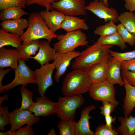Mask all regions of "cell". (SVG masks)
<instances>
[{"mask_svg": "<svg viewBox=\"0 0 135 135\" xmlns=\"http://www.w3.org/2000/svg\"><path fill=\"white\" fill-rule=\"evenodd\" d=\"M121 62L111 56L109 58L106 80L112 84L124 86L123 79L121 75Z\"/></svg>", "mask_w": 135, "mask_h": 135, "instance_id": "cell-19", "label": "cell"}, {"mask_svg": "<svg viewBox=\"0 0 135 135\" xmlns=\"http://www.w3.org/2000/svg\"><path fill=\"white\" fill-rule=\"evenodd\" d=\"M20 36L14 33L7 32L0 29V48L7 46L18 48L22 44Z\"/></svg>", "mask_w": 135, "mask_h": 135, "instance_id": "cell-25", "label": "cell"}, {"mask_svg": "<svg viewBox=\"0 0 135 135\" xmlns=\"http://www.w3.org/2000/svg\"><path fill=\"white\" fill-rule=\"evenodd\" d=\"M86 3L85 0H59L52 3L51 6L65 15H85Z\"/></svg>", "mask_w": 135, "mask_h": 135, "instance_id": "cell-9", "label": "cell"}, {"mask_svg": "<svg viewBox=\"0 0 135 135\" xmlns=\"http://www.w3.org/2000/svg\"><path fill=\"white\" fill-rule=\"evenodd\" d=\"M36 100V102L28 109L35 116L44 117L55 114L57 102L45 96L37 97Z\"/></svg>", "mask_w": 135, "mask_h": 135, "instance_id": "cell-12", "label": "cell"}, {"mask_svg": "<svg viewBox=\"0 0 135 135\" xmlns=\"http://www.w3.org/2000/svg\"><path fill=\"white\" fill-rule=\"evenodd\" d=\"M19 55L18 48L8 49L4 47L0 48V68L10 67L15 70L18 65Z\"/></svg>", "mask_w": 135, "mask_h": 135, "instance_id": "cell-15", "label": "cell"}, {"mask_svg": "<svg viewBox=\"0 0 135 135\" xmlns=\"http://www.w3.org/2000/svg\"><path fill=\"white\" fill-rule=\"evenodd\" d=\"M102 0L104 4L106 6L109 7V4L108 3V0Z\"/></svg>", "mask_w": 135, "mask_h": 135, "instance_id": "cell-48", "label": "cell"}, {"mask_svg": "<svg viewBox=\"0 0 135 135\" xmlns=\"http://www.w3.org/2000/svg\"><path fill=\"white\" fill-rule=\"evenodd\" d=\"M8 114L12 132H16L25 124L32 126L40 120L39 117L35 116L28 110H20L18 108L8 112Z\"/></svg>", "mask_w": 135, "mask_h": 135, "instance_id": "cell-8", "label": "cell"}, {"mask_svg": "<svg viewBox=\"0 0 135 135\" xmlns=\"http://www.w3.org/2000/svg\"><path fill=\"white\" fill-rule=\"evenodd\" d=\"M122 77H124L130 84L135 86V72L128 70L121 71Z\"/></svg>", "mask_w": 135, "mask_h": 135, "instance_id": "cell-41", "label": "cell"}, {"mask_svg": "<svg viewBox=\"0 0 135 135\" xmlns=\"http://www.w3.org/2000/svg\"><path fill=\"white\" fill-rule=\"evenodd\" d=\"M22 100L20 110H28L34 104L32 100L33 92L28 90L26 87L22 86L20 88Z\"/></svg>", "mask_w": 135, "mask_h": 135, "instance_id": "cell-29", "label": "cell"}, {"mask_svg": "<svg viewBox=\"0 0 135 135\" xmlns=\"http://www.w3.org/2000/svg\"><path fill=\"white\" fill-rule=\"evenodd\" d=\"M48 135H56V131L54 128L51 129L49 132L48 133Z\"/></svg>", "mask_w": 135, "mask_h": 135, "instance_id": "cell-46", "label": "cell"}, {"mask_svg": "<svg viewBox=\"0 0 135 135\" xmlns=\"http://www.w3.org/2000/svg\"><path fill=\"white\" fill-rule=\"evenodd\" d=\"M40 41L39 40L30 42L24 45L21 44L18 48L20 59L24 62L29 60L31 55H35L39 50Z\"/></svg>", "mask_w": 135, "mask_h": 135, "instance_id": "cell-24", "label": "cell"}, {"mask_svg": "<svg viewBox=\"0 0 135 135\" xmlns=\"http://www.w3.org/2000/svg\"><path fill=\"white\" fill-rule=\"evenodd\" d=\"M90 96L96 101L108 102L117 106L119 102L116 99V88L107 80L92 84L88 92Z\"/></svg>", "mask_w": 135, "mask_h": 135, "instance_id": "cell-7", "label": "cell"}, {"mask_svg": "<svg viewBox=\"0 0 135 135\" xmlns=\"http://www.w3.org/2000/svg\"><path fill=\"white\" fill-rule=\"evenodd\" d=\"M33 129L31 126L27 125L22 127L17 131L11 132L10 135H34Z\"/></svg>", "mask_w": 135, "mask_h": 135, "instance_id": "cell-39", "label": "cell"}, {"mask_svg": "<svg viewBox=\"0 0 135 135\" xmlns=\"http://www.w3.org/2000/svg\"><path fill=\"white\" fill-rule=\"evenodd\" d=\"M124 6L127 10L132 12L135 11V0H124Z\"/></svg>", "mask_w": 135, "mask_h": 135, "instance_id": "cell-43", "label": "cell"}, {"mask_svg": "<svg viewBox=\"0 0 135 135\" xmlns=\"http://www.w3.org/2000/svg\"><path fill=\"white\" fill-rule=\"evenodd\" d=\"M8 108L7 106H2L0 105V130L5 131V126L10 124L8 116Z\"/></svg>", "mask_w": 135, "mask_h": 135, "instance_id": "cell-35", "label": "cell"}, {"mask_svg": "<svg viewBox=\"0 0 135 135\" xmlns=\"http://www.w3.org/2000/svg\"><path fill=\"white\" fill-rule=\"evenodd\" d=\"M26 0H0V10L15 7L23 8L26 7Z\"/></svg>", "mask_w": 135, "mask_h": 135, "instance_id": "cell-33", "label": "cell"}, {"mask_svg": "<svg viewBox=\"0 0 135 135\" xmlns=\"http://www.w3.org/2000/svg\"><path fill=\"white\" fill-rule=\"evenodd\" d=\"M9 98L7 94H4L0 96V105H1L2 102L4 101L8 100Z\"/></svg>", "mask_w": 135, "mask_h": 135, "instance_id": "cell-45", "label": "cell"}, {"mask_svg": "<svg viewBox=\"0 0 135 135\" xmlns=\"http://www.w3.org/2000/svg\"><path fill=\"white\" fill-rule=\"evenodd\" d=\"M102 102V105L100 108V113L104 116L110 115L111 112L114 110L116 107L117 106L107 101Z\"/></svg>", "mask_w": 135, "mask_h": 135, "instance_id": "cell-38", "label": "cell"}, {"mask_svg": "<svg viewBox=\"0 0 135 135\" xmlns=\"http://www.w3.org/2000/svg\"><path fill=\"white\" fill-rule=\"evenodd\" d=\"M76 122L61 120L56 126L60 135H75Z\"/></svg>", "mask_w": 135, "mask_h": 135, "instance_id": "cell-30", "label": "cell"}, {"mask_svg": "<svg viewBox=\"0 0 135 135\" xmlns=\"http://www.w3.org/2000/svg\"><path fill=\"white\" fill-rule=\"evenodd\" d=\"M114 46L103 44L97 41L80 52L72 64L73 69H80L88 72L94 65L109 58L110 50Z\"/></svg>", "mask_w": 135, "mask_h": 135, "instance_id": "cell-1", "label": "cell"}, {"mask_svg": "<svg viewBox=\"0 0 135 135\" xmlns=\"http://www.w3.org/2000/svg\"><path fill=\"white\" fill-rule=\"evenodd\" d=\"M96 108L95 105H92L82 110L80 118L76 123L75 135H94V132L91 130L90 128L89 120L92 117L89 114L91 111Z\"/></svg>", "mask_w": 135, "mask_h": 135, "instance_id": "cell-14", "label": "cell"}, {"mask_svg": "<svg viewBox=\"0 0 135 135\" xmlns=\"http://www.w3.org/2000/svg\"><path fill=\"white\" fill-rule=\"evenodd\" d=\"M97 41L103 44L117 46L122 50L126 48V43L118 32L108 36H100Z\"/></svg>", "mask_w": 135, "mask_h": 135, "instance_id": "cell-27", "label": "cell"}, {"mask_svg": "<svg viewBox=\"0 0 135 135\" xmlns=\"http://www.w3.org/2000/svg\"><path fill=\"white\" fill-rule=\"evenodd\" d=\"M89 28L84 20L74 16L68 15H66L60 27V29H64L66 32L80 29L87 30Z\"/></svg>", "mask_w": 135, "mask_h": 135, "instance_id": "cell-22", "label": "cell"}, {"mask_svg": "<svg viewBox=\"0 0 135 135\" xmlns=\"http://www.w3.org/2000/svg\"><path fill=\"white\" fill-rule=\"evenodd\" d=\"M117 32V26L110 22L96 28L94 32V34L99 35L100 36H108Z\"/></svg>", "mask_w": 135, "mask_h": 135, "instance_id": "cell-31", "label": "cell"}, {"mask_svg": "<svg viewBox=\"0 0 135 135\" xmlns=\"http://www.w3.org/2000/svg\"><path fill=\"white\" fill-rule=\"evenodd\" d=\"M12 132L11 130H10L9 131L4 132H0V135H10V133Z\"/></svg>", "mask_w": 135, "mask_h": 135, "instance_id": "cell-47", "label": "cell"}, {"mask_svg": "<svg viewBox=\"0 0 135 135\" xmlns=\"http://www.w3.org/2000/svg\"><path fill=\"white\" fill-rule=\"evenodd\" d=\"M73 70L67 74L62 82L61 91L65 96L81 95L88 92L92 84L87 72Z\"/></svg>", "mask_w": 135, "mask_h": 135, "instance_id": "cell-3", "label": "cell"}, {"mask_svg": "<svg viewBox=\"0 0 135 135\" xmlns=\"http://www.w3.org/2000/svg\"><path fill=\"white\" fill-rule=\"evenodd\" d=\"M110 55L122 62L135 58V50L126 52H119L110 50L109 51Z\"/></svg>", "mask_w": 135, "mask_h": 135, "instance_id": "cell-34", "label": "cell"}, {"mask_svg": "<svg viewBox=\"0 0 135 135\" xmlns=\"http://www.w3.org/2000/svg\"><path fill=\"white\" fill-rule=\"evenodd\" d=\"M59 0H26V5L30 6L33 4H36L45 8L46 10H52L51 4L53 2Z\"/></svg>", "mask_w": 135, "mask_h": 135, "instance_id": "cell-37", "label": "cell"}, {"mask_svg": "<svg viewBox=\"0 0 135 135\" xmlns=\"http://www.w3.org/2000/svg\"><path fill=\"white\" fill-rule=\"evenodd\" d=\"M56 68L54 62L42 66L35 70L36 84L38 85V93L40 96H45L47 89L52 86L54 83L52 75Z\"/></svg>", "mask_w": 135, "mask_h": 135, "instance_id": "cell-10", "label": "cell"}, {"mask_svg": "<svg viewBox=\"0 0 135 135\" xmlns=\"http://www.w3.org/2000/svg\"><path fill=\"white\" fill-rule=\"evenodd\" d=\"M0 25L6 32L20 36L24 32V29L27 28L28 23L26 19L20 18L2 21Z\"/></svg>", "mask_w": 135, "mask_h": 135, "instance_id": "cell-20", "label": "cell"}, {"mask_svg": "<svg viewBox=\"0 0 135 135\" xmlns=\"http://www.w3.org/2000/svg\"><path fill=\"white\" fill-rule=\"evenodd\" d=\"M11 70V68L4 70L3 68H0V94H1L5 92L3 89L4 86L2 84V80L4 76L9 72Z\"/></svg>", "mask_w": 135, "mask_h": 135, "instance_id": "cell-42", "label": "cell"}, {"mask_svg": "<svg viewBox=\"0 0 135 135\" xmlns=\"http://www.w3.org/2000/svg\"><path fill=\"white\" fill-rule=\"evenodd\" d=\"M106 122L105 125L107 127L110 129L112 128V124L114 122L116 119L115 117H113L110 115L106 116H104Z\"/></svg>", "mask_w": 135, "mask_h": 135, "instance_id": "cell-44", "label": "cell"}, {"mask_svg": "<svg viewBox=\"0 0 135 135\" xmlns=\"http://www.w3.org/2000/svg\"><path fill=\"white\" fill-rule=\"evenodd\" d=\"M14 71V79L10 83L4 86V92L19 85L26 87L29 84H36L35 71L31 70L25 62L19 59L18 66Z\"/></svg>", "mask_w": 135, "mask_h": 135, "instance_id": "cell-6", "label": "cell"}, {"mask_svg": "<svg viewBox=\"0 0 135 135\" xmlns=\"http://www.w3.org/2000/svg\"><path fill=\"white\" fill-rule=\"evenodd\" d=\"M86 10L90 11L100 18L104 20V22L108 21L114 23L118 22V14L114 8L105 6L101 0H94L86 6Z\"/></svg>", "mask_w": 135, "mask_h": 135, "instance_id": "cell-11", "label": "cell"}, {"mask_svg": "<svg viewBox=\"0 0 135 135\" xmlns=\"http://www.w3.org/2000/svg\"><path fill=\"white\" fill-rule=\"evenodd\" d=\"M19 7H15L4 9L0 12V20L18 19L28 13Z\"/></svg>", "mask_w": 135, "mask_h": 135, "instance_id": "cell-28", "label": "cell"}, {"mask_svg": "<svg viewBox=\"0 0 135 135\" xmlns=\"http://www.w3.org/2000/svg\"><path fill=\"white\" fill-rule=\"evenodd\" d=\"M117 26V32L124 41L131 46L135 44V36L129 32L121 24Z\"/></svg>", "mask_w": 135, "mask_h": 135, "instance_id": "cell-32", "label": "cell"}, {"mask_svg": "<svg viewBox=\"0 0 135 135\" xmlns=\"http://www.w3.org/2000/svg\"><path fill=\"white\" fill-rule=\"evenodd\" d=\"M84 102V99L82 95L59 96L57 102L55 114L61 120L73 121L76 109L80 108Z\"/></svg>", "mask_w": 135, "mask_h": 135, "instance_id": "cell-5", "label": "cell"}, {"mask_svg": "<svg viewBox=\"0 0 135 135\" xmlns=\"http://www.w3.org/2000/svg\"><path fill=\"white\" fill-rule=\"evenodd\" d=\"M58 41L53 45L56 52L66 53L74 50L80 46H87L88 41L86 34L80 30L57 35Z\"/></svg>", "mask_w": 135, "mask_h": 135, "instance_id": "cell-4", "label": "cell"}, {"mask_svg": "<svg viewBox=\"0 0 135 135\" xmlns=\"http://www.w3.org/2000/svg\"><path fill=\"white\" fill-rule=\"evenodd\" d=\"M109 58L94 65L88 72L92 84L100 83L106 80Z\"/></svg>", "mask_w": 135, "mask_h": 135, "instance_id": "cell-16", "label": "cell"}, {"mask_svg": "<svg viewBox=\"0 0 135 135\" xmlns=\"http://www.w3.org/2000/svg\"><path fill=\"white\" fill-rule=\"evenodd\" d=\"M27 21V30L20 36L22 44L41 38L46 39L50 43L53 39L56 38L57 35L48 28L40 12L31 13Z\"/></svg>", "mask_w": 135, "mask_h": 135, "instance_id": "cell-2", "label": "cell"}, {"mask_svg": "<svg viewBox=\"0 0 135 135\" xmlns=\"http://www.w3.org/2000/svg\"><path fill=\"white\" fill-rule=\"evenodd\" d=\"M80 53V51L74 50L66 53L56 52L54 61L56 70L54 78L56 82H59L60 77L66 72L72 60L78 56Z\"/></svg>", "mask_w": 135, "mask_h": 135, "instance_id": "cell-13", "label": "cell"}, {"mask_svg": "<svg viewBox=\"0 0 135 135\" xmlns=\"http://www.w3.org/2000/svg\"><path fill=\"white\" fill-rule=\"evenodd\" d=\"M50 44L48 41H40L38 53L34 56H31L30 58L36 60L41 66L54 61L56 52Z\"/></svg>", "mask_w": 135, "mask_h": 135, "instance_id": "cell-17", "label": "cell"}, {"mask_svg": "<svg viewBox=\"0 0 135 135\" xmlns=\"http://www.w3.org/2000/svg\"><path fill=\"white\" fill-rule=\"evenodd\" d=\"M126 95L123 106L125 116L128 117L132 112L135 107V86L131 85L122 77Z\"/></svg>", "mask_w": 135, "mask_h": 135, "instance_id": "cell-21", "label": "cell"}, {"mask_svg": "<svg viewBox=\"0 0 135 135\" xmlns=\"http://www.w3.org/2000/svg\"><path fill=\"white\" fill-rule=\"evenodd\" d=\"M40 12L48 27L51 31L55 32L60 29L66 16L65 14L56 10L51 11L43 10Z\"/></svg>", "mask_w": 135, "mask_h": 135, "instance_id": "cell-18", "label": "cell"}, {"mask_svg": "<svg viewBox=\"0 0 135 135\" xmlns=\"http://www.w3.org/2000/svg\"><path fill=\"white\" fill-rule=\"evenodd\" d=\"M118 120L120 125L116 130L121 135H135V116H120Z\"/></svg>", "mask_w": 135, "mask_h": 135, "instance_id": "cell-23", "label": "cell"}, {"mask_svg": "<svg viewBox=\"0 0 135 135\" xmlns=\"http://www.w3.org/2000/svg\"><path fill=\"white\" fill-rule=\"evenodd\" d=\"M118 21L131 34L135 36V13L128 11L120 14Z\"/></svg>", "mask_w": 135, "mask_h": 135, "instance_id": "cell-26", "label": "cell"}, {"mask_svg": "<svg viewBox=\"0 0 135 135\" xmlns=\"http://www.w3.org/2000/svg\"><path fill=\"white\" fill-rule=\"evenodd\" d=\"M121 70L135 72V58L122 62Z\"/></svg>", "mask_w": 135, "mask_h": 135, "instance_id": "cell-40", "label": "cell"}, {"mask_svg": "<svg viewBox=\"0 0 135 135\" xmlns=\"http://www.w3.org/2000/svg\"><path fill=\"white\" fill-rule=\"evenodd\" d=\"M119 134L116 130L106 127L105 124L98 126L96 128L94 135H118Z\"/></svg>", "mask_w": 135, "mask_h": 135, "instance_id": "cell-36", "label": "cell"}]
</instances>
